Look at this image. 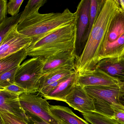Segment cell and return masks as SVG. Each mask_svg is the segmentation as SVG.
Returning a JSON list of instances; mask_svg holds the SVG:
<instances>
[{
	"mask_svg": "<svg viewBox=\"0 0 124 124\" xmlns=\"http://www.w3.org/2000/svg\"><path fill=\"white\" fill-rule=\"evenodd\" d=\"M76 37V20L54 31L27 47L28 56L45 58L59 52L74 51Z\"/></svg>",
	"mask_w": 124,
	"mask_h": 124,
	"instance_id": "cell-3",
	"label": "cell"
},
{
	"mask_svg": "<svg viewBox=\"0 0 124 124\" xmlns=\"http://www.w3.org/2000/svg\"><path fill=\"white\" fill-rule=\"evenodd\" d=\"M117 1L121 8L124 11V0H117Z\"/></svg>",
	"mask_w": 124,
	"mask_h": 124,
	"instance_id": "cell-32",
	"label": "cell"
},
{
	"mask_svg": "<svg viewBox=\"0 0 124 124\" xmlns=\"http://www.w3.org/2000/svg\"><path fill=\"white\" fill-rule=\"evenodd\" d=\"M43 59L44 61L43 74L65 66H72L75 68L77 59L74 51L62 52Z\"/></svg>",
	"mask_w": 124,
	"mask_h": 124,
	"instance_id": "cell-13",
	"label": "cell"
},
{
	"mask_svg": "<svg viewBox=\"0 0 124 124\" xmlns=\"http://www.w3.org/2000/svg\"><path fill=\"white\" fill-rule=\"evenodd\" d=\"M119 103L124 106V96L120 98V100H119Z\"/></svg>",
	"mask_w": 124,
	"mask_h": 124,
	"instance_id": "cell-33",
	"label": "cell"
},
{
	"mask_svg": "<svg viewBox=\"0 0 124 124\" xmlns=\"http://www.w3.org/2000/svg\"><path fill=\"white\" fill-rule=\"evenodd\" d=\"M23 0H11L7 4V12L11 17H15L19 14L20 8Z\"/></svg>",
	"mask_w": 124,
	"mask_h": 124,
	"instance_id": "cell-27",
	"label": "cell"
},
{
	"mask_svg": "<svg viewBox=\"0 0 124 124\" xmlns=\"http://www.w3.org/2000/svg\"><path fill=\"white\" fill-rule=\"evenodd\" d=\"M117 0H106L89 35L81 56L75 62L78 75L93 70L99 62L101 47L109 23L119 8Z\"/></svg>",
	"mask_w": 124,
	"mask_h": 124,
	"instance_id": "cell-1",
	"label": "cell"
},
{
	"mask_svg": "<svg viewBox=\"0 0 124 124\" xmlns=\"http://www.w3.org/2000/svg\"><path fill=\"white\" fill-rule=\"evenodd\" d=\"M1 90H2L1 89H0V92L1 91Z\"/></svg>",
	"mask_w": 124,
	"mask_h": 124,
	"instance_id": "cell-37",
	"label": "cell"
},
{
	"mask_svg": "<svg viewBox=\"0 0 124 124\" xmlns=\"http://www.w3.org/2000/svg\"><path fill=\"white\" fill-rule=\"evenodd\" d=\"M67 78V77H66ZM65 78L63 79H61V80H59L58 81L56 82H54V83H52L51 84H49L48 86L44 87V88L42 89V90L38 94L39 95H40L41 97H44V96H46V95H48L49 93H50L51 91H52L57 86L58 84L61 83V82L63 80L65 79Z\"/></svg>",
	"mask_w": 124,
	"mask_h": 124,
	"instance_id": "cell-29",
	"label": "cell"
},
{
	"mask_svg": "<svg viewBox=\"0 0 124 124\" xmlns=\"http://www.w3.org/2000/svg\"><path fill=\"white\" fill-rule=\"evenodd\" d=\"M124 57V34L118 40L108 44L101 50L99 62L104 58Z\"/></svg>",
	"mask_w": 124,
	"mask_h": 124,
	"instance_id": "cell-18",
	"label": "cell"
},
{
	"mask_svg": "<svg viewBox=\"0 0 124 124\" xmlns=\"http://www.w3.org/2000/svg\"><path fill=\"white\" fill-rule=\"evenodd\" d=\"M75 71V67L65 66L44 74L39 81L38 92L39 93L46 86L69 76Z\"/></svg>",
	"mask_w": 124,
	"mask_h": 124,
	"instance_id": "cell-16",
	"label": "cell"
},
{
	"mask_svg": "<svg viewBox=\"0 0 124 124\" xmlns=\"http://www.w3.org/2000/svg\"><path fill=\"white\" fill-rule=\"evenodd\" d=\"M84 88L92 98L111 105L120 103V98L124 96V82L116 86H87Z\"/></svg>",
	"mask_w": 124,
	"mask_h": 124,
	"instance_id": "cell-8",
	"label": "cell"
},
{
	"mask_svg": "<svg viewBox=\"0 0 124 124\" xmlns=\"http://www.w3.org/2000/svg\"><path fill=\"white\" fill-rule=\"evenodd\" d=\"M29 122H28V124H37L36 123H35V122H34L32 121V120H30V119H29Z\"/></svg>",
	"mask_w": 124,
	"mask_h": 124,
	"instance_id": "cell-34",
	"label": "cell"
},
{
	"mask_svg": "<svg viewBox=\"0 0 124 124\" xmlns=\"http://www.w3.org/2000/svg\"><path fill=\"white\" fill-rule=\"evenodd\" d=\"M0 124H4L3 122V120H2V118H1V116L0 115Z\"/></svg>",
	"mask_w": 124,
	"mask_h": 124,
	"instance_id": "cell-35",
	"label": "cell"
},
{
	"mask_svg": "<svg viewBox=\"0 0 124 124\" xmlns=\"http://www.w3.org/2000/svg\"><path fill=\"white\" fill-rule=\"evenodd\" d=\"M19 66L0 74V89L2 90L5 87L14 83L15 76Z\"/></svg>",
	"mask_w": 124,
	"mask_h": 124,
	"instance_id": "cell-24",
	"label": "cell"
},
{
	"mask_svg": "<svg viewBox=\"0 0 124 124\" xmlns=\"http://www.w3.org/2000/svg\"><path fill=\"white\" fill-rule=\"evenodd\" d=\"M25 113L28 119L32 120L37 124H49L43 119L34 114L28 112H25Z\"/></svg>",
	"mask_w": 124,
	"mask_h": 124,
	"instance_id": "cell-31",
	"label": "cell"
},
{
	"mask_svg": "<svg viewBox=\"0 0 124 124\" xmlns=\"http://www.w3.org/2000/svg\"><path fill=\"white\" fill-rule=\"evenodd\" d=\"M86 121L91 124H119L113 119L95 112L82 114Z\"/></svg>",
	"mask_w": 124,
	"mask_h": 124,
	"instance_id": "cell-22",
	"label": "cell"
},
{
	"mask_svg": "<svg viewBox=\"0 0 124 124\" xmlns=\"http://www.w3.org/2000/svg\"><path fill=\"white\" fill-rule=\"evenodd\" d=\"M78 73L75 71L63 79L58 86L48 95L43 97L46 100H54L65 102V98L77 83Z\"/></svg>",
	"mask_w": 124,
	"mask_h": 124,
	"instance_id": "cell-15",
	"label": "cell"
},
{
	"mask_svg": "<svg viewBox=\"0 0 124 124\" xmlns=\"http://www.w3.org/2000/svg\"><path fill=\"white\" fill-rule=\"evenodd\" d=\"M47 1L46 0H30L28 1L24 9L21 12L19 22L30 15L39 12V9L43 6Z\"/></svg>",
	"mask_w": 124,
	"mask_h": 124,
	"instance_id": "cell-21",
	"label": "cell"
},
{
	"mask_svg": "<svg viewBox=\"0 0 124 124\" xmlns=\"http://www.w3.org/2000/svg\"><path fill=\"white\" fill-rule=\"evenodd\" d=\"M52 115L57 120L66 124H89L88 122L77 116L68 107L59 105H50Z\"/></svg>",
	"mask_w": 124,
	"mask_h": 124,
	"instance_id": "cell-17",
	"label": "cell"
},
{
	"mask_svg": "<svg viewBox=\"0 0 124 124\" xmlns=\"http://www.w3.org/2000/svg\"><path fill=\"white\" fill-rule=\"evenodd\" d=\"M32 41L31 39L19 33L16 27L0 44V59L28 47Z\"/></svg>",
	"mask_w": 124,
	"mask_h": 124,
	"instance_id": "cell-9",
	"label": "cell"
},
{
	"mask_svg": "<svg viewBox=\"0 0 124 124\" xmlns=\"http://www.w3.org/2000/svg\"><path fill=\"white\" fill-rule=\"evenodd\" d=\"M4 124H28L22 119L13 114L0 112Z\"/></svg>",
	"mask_w": 124,
	"mask_h": 124,
	"instance_id": "cell-26",
	"label": "cell"
},
{
	"mask_svg": "<svg viewBox=\"0 0 124 124\" xmlns=\"http://www.w3.org/2000/svg\"><path fill=\"white\" fill-rule=\"evenodd\" d=\"M93 100L95 108V112L111 118L113 114L111 105L100 100L95 99H93Z\"/></svg>",
	"mask_w": 124,
	"mask_h": 124,
	"instance_id": "cell-23",
	"label": "cell"
},
{
	"mask_svg": "<svg viewBox=\"0 0 124 124\" xmlns=\"http://www.w3.org/2000/svg\"><path fill=\"white\" fill-rule=\"evenodd\" d=\"M43 58L33 57L25 60L19 66L15 83L24 89L26 93L38 92L40 79L43 75Z\"/></svg>",
	"mask_w": 124,
	"mask_h": 124,
	"instance_id": "cell-4",
	"label": "cell"
},
{
	"mask_svg": "<svg viewBox=\"0 0 124 124\" xmlns=\"http://www.w3.org/2000/svg\"><path fill=\"white\" fill-rule=\"evenodd\" d=\"M2 90L13 94L18 95L19 96L23 93H26L25 90L15 83L5 87Z\"/></svg>",
	"mask_w": 124,
	"mask_h": 124,
	"instance_id": "cell-28",
	"label": "cell"
},
{
	"mask_svg": "<svg viewBox=\"0 0 124 124\" xmlns=\"http://www.w3.org/2000/svg\"><path fill=\"white\" fill-rule=\"evenodd\" d=\"M77 13L68 8L62 12L41 14L39 12L30 15L19 22L16 26L20 33L31 39L35 43L61 28L73 23Z\"/></svg>",
	"mask_w": 124,
	"mask_h": 124,
	"instance_id": "cell-2",
	"label": "cell"
},
{
	"mask_svg": "<svg viewBox=\"0 0 124 124\" xmlns=\"http://www.w3.org/2000/svg\"><path fill=\"white\" fill-rule=\"evenodd\" d=\"M124 34V11L120 6L109 23L100 50L107 44L118 40Z\"/></svg>",
	"mask_w": 124,
	"mask_h": 124,
	"instance_id": "cell-12",
	"label": "cell"
},
{
	"mask_svg": "<svg viewBox=\"0 0 124 124\" xmlns=\"http://www.w3.org/2000/svg\"><path fill=\"white\" fill-rule=\"evenodd\" d=\"M7 1L0 0V24L7 17Z\"/></svg>",
	"mask_w": 124,
	"mask_h": 124,
	"instance_id": "cell-30",
	"label": "cell"
},
{
	"mask_svg": "<svg viewBox=\"0 0 124 124\" xmlns=\"http://www.w3.org/2000/svg\"><path fill=\"white\" fill-rule=\"evenodd\" d=\"M90 4L91 0H82L79 3L76 11V37L74 53L77 59L82 54L86 43Z\"/></svg>",
	"mask_w": 124,
	"mask_h": 124,
	"instance_id": "cell-6",
	"label": "cell"
},
{
	"mask_svg": "<svg viewBox=\"0 0 124 124\" xmlns=\"http://www.w3.org/2000/svg\"><path fill=\"white\" fill-rule=\"evenodd\" d=\"M57 121H58V123H59V124H66L65 123L62 121H59V120H57Z\"/></svg>",
	"mask_w": 124,
	"mask_h": 124,
	"instance_id": "cell-36",
	"label": "cell"
},
{
	"mask_svg": "<svg viewBox=\"0 0 124 124\" xmlns=\"http://www.w3.org/2000/svg\"><path fill=\"white\" fill-rule=\"evenodd\" d=\"M121 83L97 68L78 75L77 82L78 84L83 87L116 86Z\"/></svg>",
	"mask_w": 124,
	"mask_h": 124,
	"instance_id": "cell-10",
	"label": "cell"
},
{
	"mask_svg": "<svg viewBox=\"0 0 124 124\" xmlns=\"http://www.w3.org/2000/svg\"><path fill=\"white\" fill-rule=\"evenodd\" d=\"M95 68L121 82H124V57L104 58L98 62Z\"/></svg>",
	"mask_w": 124,
	"mask_h": 124,
	"instance_id": "cell-14",
	"label": "cell"
},
{
	"mask_svg": "<svg viewBox=\"0 0 124 124\" xmlns=\"http://www.w3.org/2000/svg\"><path fill=\"white\" fill-rule=\"evenodd\" d=\"M21 13L15 17H7L0 24V44L11 31L17 26Z\"/></svg>",
	"mask_w": 124,
	"mask_h": 124,
	"instance_id": "cell-20",
	"label": "cell"
},
{
	"mask_svg": "<svg viewBox=\"0 0 124 124\" xmlns=\"http://www.w3.org/2000/svg\"><path fill=\"white\" fill-rule=\"evenodd\" d=\"M19 96L2 90L0 92V112L13 114L28 124L29 119L20 105Z\"/></svg>",
	"mask_w": 124,
	"mask_h": 124,
	"instance_id": "cell-11",
	"label": "cell"
},
{
	"mask_svg": "<svg viewBox=\"0 0 124 124\" xmlns=\"http://www.w3.org/2000/svg\"><path fill=\"white\" fill-rule=\"evenodd\" d=\"M27 48L0 59V74L20 66L28 56Z\"/></svg>",
	"mask_w": 124,
	"mask_h": 124,
	"instance_id": "cell-19",
	"label": "cell"
},
{
	"mask_svg": "<svg viewBox=\"0 0 124 124\" xmlns=\"http://www.w3.org/2000/svg\"><path fill=\"white\" fill-rule=\"evenodd\" d=\"M20 105L25 112L34 114L49 124H59L52 115L47 100L38 94L23 93L19 96Z\"/></svg>",
	"mask_w": 124,
	"mask_h": 124,
	"instance_id": "cell-5",
	"label": "cell"
},
{
	"mask_svg": "<svg viewBox=\"0 0 124 124\" xmlns=\"http://www.w3.org/2000/svg\"><path fill=\"white\" fill-rule=\"evenodd\" d=\"M113 114L111 118L119 124H124V106L121 104H112Z\"/></svg>",
	"mask_w": 124,
	"mask_h": 124,
	"instance_id": "cell-25",
	"label": "cell"
},
{
	"mask_svg": "<svg viewBox=\"0 0 124 124\" xmlns=\"http://www.w3.org/2000/svg\"><path fill=\"white\" fill-rule=\"evenodd\" d=\"M65 102L82 114L95 111L93 98L77 83L66 97Z\"/></svg>",
	"mask_w": 124,
	"mask_h": 124,
	"instance_id": "cell-7",
	"label": "cell"
}]
</instances>
